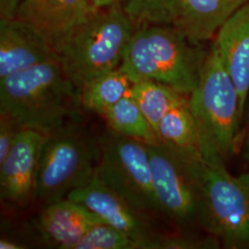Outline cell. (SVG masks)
<instances>
[{"label": "cell", "mask_w": 249, "mask_h": 249, "mask_svg": "<svg viewBox=\"0 0 249 249\" xmlns=\"http://www.w3.org/2000/svg\"><path fill=\"white\" fill-rule=\"evenodd\" d=\"M79 91L57 59L0 79V112L23 128L50 135L78 119Z\"/></svg>", "instance_id": "obj_1"}, {"label": "cell", "mask_w": 249, "mask_h": 249, "mask_svg": "<svg viewBox=\"0 0 249 249\" xmlns=\"http://www.w3.org/2000/svg\"><path fill=\"white\" fill-rule=\"evenodd\" d=\"M179 151L199 188L201 227L227 249H249V174L231 175L210 140L200 151Z\"/></svg>", "instance_id": "obj_2"}, {"label": "cell", "mask_w": 249, "mask_h": 249, "mask_svg": "<svg viewBox=\"0 0 249 249\" xmlns=\"http://www.w3.org/2000/svg\"><path fill=\"white\" fill-rule=\"evenodd\" d=\"M208 52L172 25L138 28L119 69L133 82L152 80L189 96L196 89Z\"/></svg>", "instance_id": "obj_3"}, {"label": "cell", "mask_w": 249, "mask_h": 249, "mask_svg": "<svg viewBox=\"0 0 249 249\" xmlns=\"http://www.w3.org/2000/svg\"><path fill=\"white\" fill-rule=\"evenodd\" d=\"M136 27L120 4L98 9L55 49L57 60L78 89L118 69Z\"/></svg>", "instance_id": "obj_4"}, {"label": "cell", "mask_w": 249, "mask_h": 249, "mask_svg": "<svg viewBox=\"0 0 249 249\" xmlns=\"http://www.w3.org/2000/svg\"><path fill=\"white\" fill-rule=\"evenodd\" d=\"M99 151L98 141L72 122L48 135L36 174L35 199L49 204L87 184L94 177Z\"/></svg>", "instance_id": "obj_5"}, {"label": "cell", "mask_w": 249, "mask_h": 249, "mask_svg": "<svg viewBox=\"0 0 249 249\" xmlns=\"http://www.w3.org/2000/svg\"><path fill=\"white\" fill-rule=\"evenodd\" d=\"M189 106L204 133L224 159L236 150L242 119L237 89L213 43Z\"/></svg>", "instance_id": "obj_6"}, {"label": "cell", "mask_w": 249, "mask_h": 249, "mask_svg": "<svg viewBox=\"0 0 249 249\" xmlns=\"http://www.w3.org/2000/svg\"><path fill=\"white\" fill-rule=\"evenodd\" d=\"M98 143L95 178L143 213H160L147 144L112 129L102 135Z\"/></svg>", "instance_id": "obj_7"}, {"label": "cell", "mask_w": 249, "mask_h": 249, "mask_svg": "<svg viewBox=\"0 0 249 249\" xmlns=\"http://www.w3.org/2000/svg\"><path fill=\"white\" fill-rule=\"evenodd\" d=\"M147 147L160 213L180 227L201 226L200 192L185 155L163 143Z\"/></svg>", "instance_id": "obj_8"}, {"label": "cell", "mask_w": 249, "mask_h": 249, "mask_svg": "<svg viewBox=\"0 0 249 249\" xmlns=\"http://www.w3.org/2000/svg\"><path fill=\"white\" fill-rule=\"evenodd\" d=\"M67 197L83 205L105 223L131 237L139 244L140 249H152L160 234L153 230L149 215L135 209L95 177Z\"/></svg>", "instance_id": "obj_9"}, {"label": "cell", "mask_w": 249, "mask_h": 249, "mask_svg": "<svg viewBox=\"0 0 249 249\" xmlns=\"http://www.w3.org/2000/svg\"><path fill=\"white\" fill-rule=\"evenodd\" d=\"M47 136L28 128L18 134L9 154L0 162L2 200L22 207L35 199L36 174Z\"/></svg>", "instance_id": "obj_10"}, {"label": "cell", "mask_w": 249, "mask_h": 249, "mask_svg": "<svg viewBox=\"0 0 249 249\" xmlns=\"http://www.w3.org/2000/svg\"><path fill=\"white\" fill-rule=\"evenodd\" d=\"M97 10L88 0H22L15 18L36 28L55 52L76 28Z\"/></svg>", "instance_id": "obj_11"}, {"label": "cell", "mask_w": 249, "mask_h": 249, "mask_svg": "<svg viewBox=\"0 0 249 249\" xmlns=\"http://www.w3.org/2000/svg\"><path fill=\"white\" fill-rule=\"evenodd\" d=\"M57 59L36 28L19 18L0 19V79L38 64Z\"/></svg>", "instance_id": "obj_12"}, {"label": "cell", "mask_w": 249, "mask_h": 249, "mask_svg": "<svg viewBox=\"0 0 249 249\" xmlns=\"http://www.w3.org/2000/svg\"><path fill=\"white\" fill-rule=\"evenodd\" d=\"M105 223L99 216L68 197L45 205L35 228L41 240L59 249H74L90 228Z\"/></svg>", "instance_id": "obj_13"}, {"label": "cell", "mask_w": 249, "mask_h": 249, "mask_svg": "<svg viewBox=\"0 0 249 249\" xmlns=\"http://www.w3.org/2000/svg\"><path fill=\"white\" fill-rule=\"evenodd\" d=\"M213 44L238 91L243 120L249 93V3L220 27Z\"/></svg>", "instance_id": "obj_14"}, {"label": "cell", "mask_w": 249, "mask_h": 249, "mask_svg": "<svg viewBox=\"0 0 249 249\" xmlns=\"http://www.w3.org/2000/svg\"><path fill=\"white\" fill-rule=\"evenodd\" d=\"M249 0H182L172 26L196 43L214 39L218 30Z\"/></svg>", "instance_id": "obj_15"}, {"label": "cell", "mask_w": 249, "mask_h": 249, "mask_svg": "<svg viewBox=\"0 0 249 249\" xmlns=\"http://www.w3.org/2000/svg\"><path fill=\"white\" fill-rule=\"evenodd\" d=\"M156 133L160 143L178 151H200L208 139L191 110L188 97L164 115Z\"/></svg>", "instance_id": "obj_16"}, {"label": "cell", "mask_w": 249, "mask_h": 249, "mask_svg": "<svg viewBox=\"0 0 249 249\" xmlns=\"http://www.w3.org/2000/svg\"><path fill=\"white\" fill-rule=\"evenodd\" d=\"M132 81L119 68L85 83L79 96L81 107L103 116L110 107L129 93Z\"/></svg>", "instance_id": "obj_17"}, {"label": "cell", "mask_w": 249, "mask_h": 249, "mask_svg": "<svg viewBox=\"0 0 249 249\" xmlns=\"http://www.w3.org/2000/svg\"><path fill=\"white\" fill-rule=\"evenodd\" d=\"M129 95L155 131L164 115L188 97L167 85L152 80L133 82Z\"/></svg>", "instance_id": "obj_18"}, {"label": "cell", "mask_w": 249, "mask_h": 249, "mask_svg": "<svg viewBox=\"0 0 249 249\" xmlns=\"http://www.w3.org/2000/svg\"><path fill=\"white\" fill-rule=\"evenodd\" d=\"M103 116L110 128L116 133L145 144L160 142L156 131L129 93L110 107Z\"/></svg>", "instance_id": "obj_19"}, {"label": "cell", "mask_w": 249, "mask_h": 249, "mask_svg": "<svg viewBox=\"0 0 249 249\" xmlns=\"http://www.w3.org/2000/svg\"><path fill=\"white\" fill-rule=\"evenodd\" d=\"M135 27L173 25L182 0H118Z\"/></svg>", "instance_id": "obj_20"}, {"label": "cell", "mask_w": 249, "mask_h": 249, "mask_svg": "<svg viewBox=\"0 0 249 249\" xmlns=\"http://www.w3.org/2000/svg\"><path fill=\"white\" fill-rule=\"evenodd\" d=\"M74 249H140L139 244L124 232L106 223L87 231Z\"/></svg>", "instance_id": "obj_21"}, {"label": "cell", "mask_w": 249, "mask_h": 249, "mask_svg": "<svg viewBox=\"0 0 249 249\" xmlns=\"http://www.w3.org/2000/svg\"><path fill=\"white\" fill-rule=\"evenodd\" d=\"M219 246L220 242L212 235L202 238L191 234H160L152 249H213Z\"/></svg>", "instance_id": "obj_22"}, {"label": "cell", "mask_w": 249, "mask_h": 249, "mask_svg": "<svg viewBox=\"0 0 249 249\" xmlns=\"http://www.w3.org/2000/svg\"><path fill=\"white\" fill-rule=\"evenodd\" d=\"M22 129L24 128L16 119L5 112H0V162L7 157Z\"/></svg>", "instance_id": "obj_23"}, {"label": "cell", "mask_w": 249, "mask_h": 249, "mask_svg": "<svg viewBox=\"0 0 249 249\" xmlns=\"http://www.w3.org/2000/svg\"><path fill=\"white\" fill-rule=\"evenodd\" d=\"M22 0H0V19L15 18Z\"/></svg>", "instance_id": "obj_24"}, {"label": "cell", "mask_w": 249, "mask_h": 249, "mask_svg": "<svg viewBox=\"0 0 249 249\" xmlns=\"http://www.w3.org/2000/svg\"><path fill=\"white\" fill-rule=\"evenodd\" d=\"M25 244L19 241L11 239L8 237H2L0 239V249H27Z\"/></svg>", "instance_id": "obj_25"}, {"label": "cell", "mask_w": 249, "mask_h": 249, "mask_svg": "<svg viewBox=\"0 0 249 249\" xmlns=\"http://www.w3.org/2000/svg\"><path fill=\"white\" fill-rule=\"evenodd\" d=\"M89 3L97 9H106L118 2V0H88Z\"/></svg>", "instance_id": "obj_26"}, {"label": "cell", "mask_w": 249, "mask_h": 249, "mask_svg": "<svg viewBox=\"0 0 249 249\" xmlns=\"http://www.w3.org/2000/svg\"><path fill=\"white\" fill-rule=\"evenodd\" d=\"M246 158L249 163V120L248 133H247V140H246Z\"/></svg>", "instance_id": "obj_27"}]
</instances>
